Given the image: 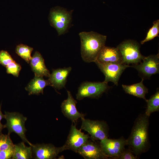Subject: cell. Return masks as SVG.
<instances>
[{
	"label": "cell",
	"mask_w": 159,
	"mask_h": 159,
	"mask_svg": "<svg viewBox=\"0 0 159 159\" xmlns=\"http://www.w3.org/2000/svg\"><path fill=\"white\" fill-rule=\"evenodd\" d=\"M149 117L145 113L139 116L129 138L126 140V145L137 157L145 152L148 146Z\"/></svg>",
	"instance_id": "obj_1"
},
{
	"label": "cell",
	"mask_w": 159,
	"mask_h": 159,
	"mask_svg": "<svg viewBox=\"0 0 159 159\" xmlns=\"http://www.w3.org/2000/svg\"><path fill=\"white\" fill-rule=\"evenodd\" d=\"M79 35L82 59L87 63L95 62L105 46L107 36L93 31L82 32Z\"/></svg>",
	"instance_id": "obj_2"
},
{
	"label": "cell",
	"mask_w": 159,
	"mask_h": 159,
	"mask_svg": "<svg viewBox=\"0 0 159 159\" xmlns=\"http://www.w3.org/2000/svg\"><path fill=\"white\" fill-rule=\"evenodd\" d=\"M140 47L137 42L132 40H125L119 44L116 47L120 53L122 63L134 65L141 62L145 56L141 53Z\"/></svg>",
	"instance_id": "obj_3"
},
{
	"label": "cell",
	"mask_w": 159,
	"mask_h": 159,
	"mask_svg": "<svg viewBox=\"0 0 159 159\" xmlns=\"http://www.w3.org/2000/svg\"><path fill=\"white\" fill-rule=\"evenodd\" d=\"M4 118L6 120V123L4 125V128H7L8 134L10 135L12 132H15L19 136L23 141L31 146L33 145V144L27 140L25 135L27 130L25 123L27 119L26 117L19 112L5 111Z\"/></svg>",
	"instance_id": "obj_4"
},
{
	"label": "cell",
	"mask_w": 159,
	"mask_h": 159,
	"mask_svg": "<svg viewBox=\"0 0 159 159\" xmlns=\"http://www.w3.org/2000/svg\"><path fill=\"white\" fill-rule=\"evenodd\" d=\"M73 11L57 6L50 10L49 20L51 25L57 30L59 35L65 33L71 22Z\"/></svg>",
	"instance_id": "obj_5"
},
{
	"label": "cell",
	"mask_w": 159,
	"mask_h": 159,
	"mask_svg": "<svg viewBox=\"0 0 159 159\" xmlns=\"http://www.w3.org/2000/svg\"><path fill=\"white\" fill-rule=\"evenodd\" d=\"M80 129L87 132L91 139L102 140L107 138L108 128L106 123L103 121L94 120L81 118Z\"/></svg>",
	"instance_id": "obj_6"
},
{
	"label": "cell",
	"mask_w": 159,
	"mask_h": 159,
	"mask_svg": "<svg viewBox=\"0 0 159 159\" xmlns=\"http://www.w3.org/2000/svg\"><path fill=\"white\" fill-rule=\"evenodd\" d=\"M95 62L105 76L104 82L107 83L111 82L117 86L123 72L126 68L130 67L122 63H101L97 60Z\"/></svg>",
	"instance_id": "obj_7"
},
{
	"label": "cell",
	"mask_w": 159,
	"mask_h": 159,
	"mask_svg": "<svg viewBox=\"0 0 159 159\" xmlns=\"http://www.w3.org/2000/svg\"><path fill=\"white\" fill-rule=\"evenodd\" d=\"M108 88L107 83L104 81L84 82L79 87L76 98L78 100H81L86 97H98Z\"/></svg>",
	"instance_id": "obj_8"
},
{
	"label": "cell",
	"mask_w": 159,
	"mask_h": 159,
	"mask_svg": "<svg viewBox=\"0 0 159 159\" xmlns=\"http://www.w3.org/2000/svg\"><path fill=\"white\" fill-rule=\"evenodd\" d=\"M126 140L122 138L111 139L106 138L101 140L100 146L107 158L117 159L125 149Z\"/></svg>",
	"instance_id": "obj_9"
},
{
	"label": "cell",
	"mask_w": 159,
	"mask_h": 159,
	"mask_svg": "<svg viewBox=\"0 0 159 159\" xmlns=\"http://www.w3.org/2000/svg\"><path fill=\"white\" fill-rule=\"evenodd\" d=\"M76 123H72L67 140L63 145L65 150H70L77 153L79 149L90 138L88 134L81 132L76 127Z\"/></svg>",
	"instance_id": "obj_10"
},
{
	"label": "cell",
	"mask_w": 159,
	"mask_h": 159,
	"mask_svg": "<svg viewBox=\"0 0 159 159\" xmlns=\"http://www.w3.org/2000/svg\"><path fill=\"white\" fill-rule=\"evenodd\" d=\"M31 147L33 157L36 159H56L60 153L65 150L63 146L57 147L51 143H37Z\"/></svg>",
	"instance_id": "obj_11"
},
{
	"label": "cell",
	"mask_w": 159,
	"mask_h": 159,
	"mask_svg": "<svg viewBox=\"0 0 159 159\" xmlns=\"http://www.w3.org/2000/svg\"><path fill=\"white\" fill-rule=\"evenodd\" d=\"M143 62L134 64L132 67L135 68L144 76L150 77L152 75L159 72V55H150L145 57Z\"/></svg>",
	"instance_id": "obj_12"
},
{
	"label": "cell",
	"mask_w": 159,
	"mask_h": 159,
	"mask_svg": "<svg viewBox=\"0 0 159 159\" xmlns=\"http://www.w3.org/2000/svg\"><path fill=\"white\" fill-rule=\"evenodd\" d=\"M67 98L62 103L61 107L64 115L72 123L76 122L78 119L85 117V115L78 111L76 107L77 101L71 92L67 90Z\"/></svg>",
	"instance_id": "obj_13"
},
{
	"label": "cell",
	"mask_w": 159,
	"mask_h": 159,
	"mask_svg": "<svg viewBox=\"0 0 159 159\" xmlns=\"http://www.w3.org/2000/svg\"><path fill=\"white\" fill-rule=\"evenodd\" d=\"M77 153L85 159L108 158L100 145L89 140L79 149Z\"/></svg>",
	"instance_id": "obj_14"
},
{
	"label": "cell",
	"mask_w": 159,
	"mask_h": 159,
	"mask_svg": "<svg viewBox=\"0 0 159 159\" xmlns=\"http://www.w3.org/2000/svg\"><path fill=\"white\" fill-rule=\"evenodd\" d=\"M96 60L101 63H122L121 56L117 48L105 46L100 52Z\"/></svg>",
	"instance_id": "obj_15"
},
{
	"label": "cell",
	"mask_w": 159,
	"mask_h": 159,
	"mask_svg": "<svg viewBox=\"0 0 159 159\" xmlns=\"http://www.w3.org/2000/svg\"><path fill=\"white\" fill-rule=\"evenodd\" d=\"M71 70L72 68L69 67L53 70L49 77L52 86L58 90L64 87Z\"/></svg>",
	"instance_id": "obj_16"
},
{
	"label": "cell",
	"mask_w": 159,
	"mask_h": 159,
	"mask_svg": "<svg viewBox=\"0 0 159 159\" xmlns=\"http://www.w3.org/2000/svg\"><path fill=\"white\" fill-rule=\"evenodd\" d=\"M29 63L35 76L49 77V72L45 66L44 58L39 52H35Z\"/></svg>",
	"instance_id": "obj_17"
},
{
	"label": "cell",
	"mask_w": 159,
	"mask_h": 159,
	"mask_svg": "<svg viewBox=\"0 0 159 159\" xmlns=\"http://www.w3.org/2000/svg\"><path fill=\"white\" fill-rule=\"evenodd\" d=\"M43 77L35 76L29 82L25 88L28 92L29 95L43 94V90L45 87L52 86L49 79L45 80Z\"/></svg>",
	"instance_id": "obj_18"
},
{
	"label": "cell",
	"mask_w": 159,
	"mask_h": 159,
	"mask_svg": "<svg viewBox=\"0 0 159 159\" xmlns=\"http://www.w3.org/2000/svg\"><path fill=\"white\" fill-rule=\"evenodd\" d=\"M143 80L142 79L140 82L131 85H122V87L126 93L143 98L146 102L147 100L145 98V95L148 93V90L144 85Z\"/></svg>",
	"instance_id": "obj_19"
},
{
	"label": "cell",
	"mask_w": 159,
	"mask_h": 159,
	"mask_svg": "<svg viewBox=\"0 0 159 159\" xmlns=\"http://www.w3.org/2000/svg\"><path fill=\"white\" fill-rule=\"evenodd\" d=\"M33 158L31 146H26L22 141L14 145V151L12 159H30Z\"/></svg>",
	"instance_id": "obj_20"
},
{
	"label": "cell",
	"mask_w": 159,
	"mask_h": 159,
	"mask_svg": "<svg viewBox=\"0 0 159 159\" xmlns=\"http://www.w3.org/2000/svg\"><path fill=\"white\" fill-rule=\"evenodd\" d=\"M147 107L145 114L149 117L153 112L159 110V91L157 89L155 93L147 100Z\"/></svg>",
	"instance_id": "obj_21"
},
{
	"label": "cell",
	"mask_w": 159,
	"mask_h": 159,
	"mask_svg": "<svg viewBox=\"0 0 159 159\" xmlns=\"http://www.w3.org/2000/svg\"><path fill=\"white\" fill-rule=\"evenodd\" d=\"M33 50V49L32 47L26 45L20 44L16 46V52L18 55L29 63L32 58L31 54Z\"/></svg>",
	"instance_id": "obj_22"
},
{
	"label": "cell",
	"mask_w": 159,
	"mask_h": 159,
	"mask_svg": "<svg viewBox=\"0 0 159 159\" xmlns=\"http://www.w3.org/2000/svg\"><path fill=\"white\" fill-rule=\"evenodd\" d=\"M159 33V20H157L153 22V25L148 31L145 38L140 42L142 44L153 39L158 36Z\"/></svg>",
	"instance_id": "obj_23"
},
{
	"label": "cell",
	"mask_w": 159,
	"mask_h": 159,
	"mask_svg": "<svg viewBox=\"0 0 159 159\" xmlns=\"http://www.w3.org/2000/svg\"><path fill=\"white\" fill-rule=\"evenodd\" d=\"M14 146L10 135H0V151L5 150Z\"/></svg>",
	"instance_id": "obj_24"
},
{
	"label": "cell",
	"mask_w": 159,
	"mask_h": 159,
	"mask_svg": "<svg viewBox=\"0 0 159 159\" xmlns=\"http://www.w3.org/2000/svg\"><path fill=\"white\" fill-rule=\"evenodd\" d=\"M6 68L7 73L12 74L16 77H18L21 68L20 65L14 60L9 64Z\"/></svg>",
	"instance_id": "obj_25"
},
{
	"label": "cell",
	"mask_w": 159,
	"mask_h": 159,
	"mask_svg": "<svg viewBox=\"0 0 159 159\" xmlns=\"http://www.w3.org/2000/svg\"><path fill=\"white\" fill-rule=\"evenodd\" d=\"M14 60L6 51L2 50L0 51V64L6 67Z\"/></svg>",
	"instance_id": "obj_26"
},
{
	"label": "cell",
	"mask_w": 159,
	"mask_h": 159,
	"mask_svg": "<svg viewBox=\"0 0 159 159\" xmlns=\"http://www.w3.org/2000/svg\"><path fill=\"white\" fill-rule=\"evenodd\" d=\"M14 151V146L5 150L0 151V159H11Z\"/></svg>",
	"instance_id": "obj_27"
},
{
	"label": "cell",
	"mask_w": 159,
	"mask_h": 159,
	"mask_svg": "<svg viewBox=\"0 0 159 159\" xmlns=\"http://www.w3.org/2000/svg\"><path fill=\"white\" fill-rule=\"evenodd\" d=\"M130 149H125L122 154L117 158L118 159H136L138 157L134 155Z\"/></svg>",
	"instance_id": "obj_28"
},
{
	"label": "cell",
	"mask_w": 159,
	"mask_h": 159,
	"mask_svg": "<svg viewBox=\"0 0 159 159\" xmlns=\"http://www.w3.org/2000/svg\"><path fill=\"white\" fill-rule=\"evenodd\" d=\"M1 104L0 105V135L2 134V131L4 128V125H3L1 123V120L3 118H4V115L2 114L1 111Z\"/></svg>",
	"instance_id": "obj_29"
}]
</instances>
